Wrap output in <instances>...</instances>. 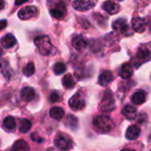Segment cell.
Returning a JSON list of instances; mask_svg holds the SVG:
<instances>
[{
    "label": "cell",
    "instance_id": "cell-1",
    "mask_svg": "<svg viewBox=\"0 0 151 151\" xmlns=\"http://www.w3.org/2000/svg\"><path fill=\"white\" fill-rule=\"evenodd\" d=\"M34 43L42 55L48 56V55H52L54 53V47L52 45L49 37L47 36L37 37L35 38Z\"/></svg>",
    "mask_w": 151,
    "mask_h": 151
},
{
    "label": "cell",
    "instance_id": "cell-2",
    "mask_svg": "<svg viewBox=\"0 0 151 151\" xmlns=\"http://www.w3.org/2000/svg\"><path fill=\"white\" fill-rule=\"evenodd\" d=\"M93 125L101 132H109L114 128L115 123L109 116L101 115L94 119Z\"/></svg>",
    "mask_w": 151,
    "mask_h": 151
},
{
    "label": "cell",
    "instance_id": "cell-3",
    "mask_svg": "<svg viewBox=\"0 0 151 151\" xmlns=\"http://www.w3.org/2000/svg\"><path fill=\"white\" fill-rule=\"evenodd\" d=\"M54 145L60 150L68 151L72 147L73 143L72 140L67 135L63 133H58L54 139Z\"/></svg>",
    "mask_w": 151,
    "mask_h": 151
},
{
    "label": "cell",
    "instance_id": "cell-4",
    "mask_svg": "<svg viewBox=\"0 0 151 151\" xmlns=\"http://www.w3.org/2000/svg\"><path fill=\"white\" fill-rule=\"evenodd\" d=\"M100 109L104 112H109L115 109V100L109 90L105 92L100 105Z\"/></svg>",
    "mask_w": 151,
    "mask_h": 151
},
{
    "label": "cell",
    "instance_id": "cell-5",
    "mask_svg": "<svg viewBox=\"0 0 151 151\" xmlns=\"http://www.w3.org/2000/svg\"><path fill=\"white\" fill-rule=\"evenodd\" d=\"M95 0H75L72 3L73 7L77 11H87L95 6Z\"/></svg>",
    "mask_w": 151,
    "mask_h": 151
},
{
    "label": "cell",
    "instance_id": "cell-6",
    "mask_svg": "<svg viewBox=\"0 0 151 151\" xmlns=\"http://www.w3.org/2000/svg\"><path fill=\"white\" fill-rule=\"evenodd\" d=\"M68 105L74 110H81V109H83L85 108L86 101L82 98V96L80 95V93H76L75 95H73L69 99Z\"/></svg>",
    "mask_w": 151,
    "mask_h": 151
},
{
    "label": "cell",
    "instance_id": "cell-7",
    "mask_svg": "<svg viewBox=\"0 0 151 151\" xmlns=\"http://www.w3.org/2000/svg\"><path fill=\"white\" fill-rule=\"evenodd\" d=\"M37 14V9L35 6H25L21 9L18 13V16L22 20H29L31 19Z\"/></svg>",
    "mask_w": 151,
    "mask_h": 151
},
{
    "label": "cell",
    "instance_id": "cell-8",
    "mask_svg": "<svg viewBox=\"0 0 151 151\" xmlns=\"http://www.w3.org/2000/svg\"><path fill=\"white\" fill-rule=\"evenodd\" d=\"M50 14L52 17L56 19H62L63 17L66 16V14H67V8H66L65 4L63 3L57 4L54 7H52L50 10Z\"/></svg>",
    "mask_w": 151,
    "mask_h": 151
},
{
    "label": "cell",
    "instance_id": "cell-9",
    "mask_svg": "<svg viewBox=\"0 0 151 151\" xmlns=\"http://www.w3.org/2000/svg\"><path fill=\"white\" fill-rule=\"evenodd\" d=\"M72 45L75 49L78 51H84L87 47V41L84 38L82 35H78L72 39Z\"/></svg>",
    "mask_w": 151,
    "mask_h": 151
},
{
    "label": "cell",
    "instance_id": "cell-10",
    "mask_svg": "<svg viewBox=\"0 0 151 151\" xmlns=\"http://www.w3.org/2000/svg\"><path fill=\"white\" fill-rule=\"evenodd\" d=\"M113 80V74L109 70H105L99 76V84L101 86H107Z\"/></svg>",
    "mask_w": 151,
    "mask_h": 151
},
{
    "label": "cell",
    "instance_id": "cell-11",
    "mask_svg": "<svg viewBox=\"0 0 151 151\" xmlns=\"http://www.w3.org/2000/svg\"><path fill=\"white\" fill-rule=\"evenodd\" d=\"M102 7L109 14H115L118 13L119 10H120L119 5L115 3L114 1H111V0H108V1H106L103 4Z\"/></svg>",
    "mask_w": 151,
    "mask_h": 151
},
{
    "label": "cell",
    "instance_id": "cell-12",
    "mask_svg": "<svg viewBox=\"0 0 151 151\" xmlns=\"http://www.w3.org/2000/svg\"><path fill=\"white\" fill-rule=\"evenodd\" d=\"M132 26L134 31L138 33H142L146 29V22L143 19L136 17L132 20Z\"/></svg>",
    "mask_w": 151,
    "mask_h": 151
},
{
    "label": "cell",
    "instance_id": "cell-13",
    "mask_svg": "<svg viewBox=\"0 0 151 151\" xmlns=\"http://www.w3.org/2000/svg\"><path fill=\"white\" fill-rule=\"evenodd\" d=\"M139 133H140V129H139V126L131 125L126 130L125 137H126V139H128L130 140H134L139 136Z\"/></svg>",
    "mask_w": 151,
    "mask_h": 151
},
{
    "label": "cell",
    "instance_id": "cell-14",
    "mask_svg": "<svg viewBox=\"0 0 151 151\" xmlns=\"http://www.w3.org/2000/svg\"><path fill=\"white\" fill-rule=\"evenodd\" d=\"M112 28H113V29H115L116 31H121V32L124 33L125 31L128 30V25L126 23V20L123 19V18L116 20L112 24Z\"/></svg>",
    "mask_w": 151,
    "mask_h": 151
},
{
    "label": "cell",
    "instance_id": "cell-15",
    "mask_svg": "<svg viewBox=\"0 0 151 151\" xmlns=\"http://www.w3.org/2000/svg\"><path fill=\"white\" fill-rule=\"evenodd\" d=\"M36 92L32 87H24L21 92V97L25 101H30L35 98Z\"/></svg>",
    "mask_w": 151,
    "mask_h": 151
},
{
    "label": "cell",
    "instance_id": "cell-16",
    "mask_svg": "<svg viewBox=\"0 0 151 151\" xmlns=\"http://www.w3.org/2000/svg\"><path fill=\"white\" fill-rule=\"evenodd\" d=\"M122 114L128 119V120H133L137 116V109L132 105H126L122 109Z\"/></svg>",
    "mask_w": 151,
    "mask_h": 151
},
{
    "label": "cell",
    "instance_id": "cell-17",
    "mask_svg": "<svg viewBox=\"0 0 151 151\" xmlns=\"http://www.w3.org/2000/svg\"><path fill=\"white\" fill-rule=\"evenodd\" d=\"M1 44L6 48H12L16 44V38L12 34H7L1 39Z\"/></svg>",
    "mask_w": 151,
    "mask_h": 151
},
{
    "label": "cell",
    "instance_id": "cell-18",
    "mask_svg": "<svg viewBox=\"0 0 151 151\" xmlns=\"http://www.w3.org/2000/svg\"><path fill=\"white\" fill-rule=\"evenodd\" d=\"M49 114L52 118L55 120H60L64 117L65 112H64V109L60 107H52L50 109Z\"/></svg>",
    "mask_w": 151,
    "mask_h": 151
},
{
    "label": "cell",
    "instance_id": "cell-19",
    "mask_svg": "<svg viewBox=\"0 0 151 151\" xmlns=\"http://www.w3.org/2000/svg\"><path fill=\"white\" fill-rule=\"evenodd\" d=\"M119 75H120V77L122 78H124V79L129 78L132 75V65H130L129 63H124L121 67Z\"/></svg>",
    "mask_w": 151,
    "mask_h": 151
},
{
    "label": "cell",
    "instance_id": "cell-20",
    "mask_svg": "<svg viewBox=\"0 0 151 151\" xmlns=\"http://www.w3.org/2000/svg\"><path fill=\"white\" fill-rule=\"evenodd\" d=\"M132 101L134 103V104H137V105H140L142 103L145 102L146 101V94H145V92L144 91H138L136 93H134L131 98Z\"/></svg>",
    "mask_w": 151,
    "mask_h": 151
},
{
    "label": "cell",
    "instance_id": "cell-21",
    "mask_svg": "<svg viewBox=\"0 0 151 151\" xmlns=\"http://www.w3.org/2000/svg\"><path fill=\"white\" fill-rule=\"evenodd\" d=\"M29 145L24 139L17 140L12 148L13 151H29Z\"/></svg>",
    "mask_w": 151,
    "mask_h": 151
},
{
    "label": "cell",
    "instance_id": "cell-22",
    "mask_svg": "<svg viewBox=\"0 0 151 151\" xmlns=\"http://www.w3.org/2000/svg\"><path fill=\"white\" fill-rule=\"evenodd\" d=\"M149 57H150V52L145 47H140L137 52L136 59H137V60L139 61V63H141V62L148 60Z\"/></svg>",
    "mask_w": 151,
    "mask_h": 151
},
{
    "label": "cell",
    "instance_id": "cell-23",
    "mask_svg": "<svg viewBox=\"0 0 151 151\" xmlns=\"http://www.w3.org/2000/svg\"><path fill=\"white\" fill-rule=\"evenodd\" d=\"M76 82L74 78L72 77V75L70 74H67L65 75V77L62 78V86H64V88L66 89H71L75 86Z\"/></svg>",
    "mask_w": 151,
    "mask_h": 151
},
{
    "label": "cell",
    "instance_id": "cell-24",
    "mask_svg": "<svg viewBox=\"0 0 151 151\" xmlns=\"http://www.w3.org/2000/svg\"><path fill=\"white\" fill-rule=\"evenodd\" d=\"M66 125L71 130H76L78 125V120L75 116L68 115L66 118Z\"/></svg>",
    "mask_w": 151,
    "mask_h": 151
},
{
    "label": "cell",
    "instance_id": "cell-25",
    "mask_svg": "<svg viewBox=\"0 0 151 151\" xmlns=\"http://www.w3.org/2000/svg\"><path fill=\"white\" fill-rule=\"evenodd\" d=\"M3 124L4 126L8 129V130H14L15 127H16V121H15V118L14 116H7L4 119V122H3Z\"/></svg>",
    "mask_w": 151,
    "mask_h": 151
},
{
    "label": "cell",
    "instance_id": "cell-26",
    "mask_svg": "<svg viewBox=\"0 0 151 151\" xmlns=\"http://www.w3.org/2000/svg\"><path fill=\"white\" fill-rule=\"evenodd\" d=\"M31 122L28 119H22L20 123V125H19V130L22 133H26L28 132L30 129H31Z\"/></svg>",
    "mask_w": 151,
    "mask_h": 151
},
{
    "label": "cell",
    "instance_id": "cell-27",
    "mask_svg": "<svg viewBox=\"0 0 151 151\" xmlns=\"http://www.w3.org/2000/svg\"><path fill=\"white\" fill-rule=\"evenodd\" d=\"M66 65L62 62H58L53 67V72L55 75H61L66 71Z\"/></svg>",
    "mask_w": 151,
    "mask_h": 151
},
{
    "label": "cell",
    "instance_id": "cell-28",
    "mask_svg": "<svg viewBox=\"0 0 151 151\" xmlns=\"http://www.w3.org/2000/svg\"><path fill=\"white\" fill-rule=\"evenodd\" d=\"M24 76H26V77H30V76H32L34 73H35V65L33 62H29L22 70Z\"/></svg>",
    "mask_w": 151,
    "mask_h": 151
},
{
    "label": "cell",
    "instance_id": "cell-29",
    "mask_svg": "<svg viewBox=\"0 0 151 151\" xmlns=\"http://www.w3.org/2000/svg\"><path fill=\"white\" fill-rule=\"evenodd\" d=\"M60 94L59 92L57 91H53L52 92V93L50 94V101L52 102V103H55L57 101H60Z\"/></svg>",
    "mask_w": 151,
    "mask_h": 151
},
{
    "label": "cell",
    "instance_id": "cell-30",
    "mask_svg": "<svg viewBox=\"0 0 151 151\" xmlns=\"http://www.w3.org/2000/svg\"><path fill=\"white\" fill-rule=\"evenodd\" d=\"M7 26V22L6 20H3V21H0V30L4 29Z\"/></svg>",
    "mask_w": 151,
    "mask_h": 151
},
{
    "label": "cell",
    "instance_id": "cell-31",
    "mask_svg": "<svg viewBox=\"0 0 151 151\" xmlns=\"http://www.w3.org/2000/svg\"><path fill=\"white\" fill-rule=\"evenodd\" d=\"M28 0H15V5L16 6H21L24 3H26Z\"/></svg>",
    "mask_w": 151,
    "mask_h": 151
},
{
    "label": "cell",
    "instance_id": "cell-32",
    "mask_svg": "<svg viewBox=\"0 0 151 151\" xmlns=\"http://www.w3.org/2000/svg\"><path fill=\"white\" fill-rule=\"evenodd\" d=\"M5 7V0H0V10Z\"/></svg>",
    "mask_w": 151,
    "mask_h": 151
},
{
    "label": "cell",
    "instance_id": "cell-33",
    "mask_svg": "<svg viewBox=\"0 0 151 151\" xmlns=\"http://www.w3.org/2000/svg\"><path fill=\"white\" fill-rule=\"evenodd\" d=\"M121 151H135V150L134 149H131V148H124V149H123Z\"/></svg>",
    "mask_w": 151,
    "mask_h": 151
},
{
    "label": "cell",
    "instance_id": "cell-34",
    "mask_svg": "<svg viewBox=\"0 0 151 151\" xmlns=\"http://www.w3.org/2000/svg\"><path fill=\"white\" fill-rule=\"evenodd\" d=\"M47 151H59L58 149H56V148H49Z\"/></svg>",
    "mask_w": 151,
    "mask_h": 151
},
{
    "label": "cell",
    "instance_id": "cell-35",
    "mask_svg": "<svg viewBox=\"0 0 151 151\" xmlns=\"http://www.w3.org/2000/svg\"><path fill=\"white\" fill-rule=\"evenodd\" d=\"M3 54V50L1 49V48H0V56H1Z\"/></svg>",
    "mask_w": 151,
    "mask_h": 151
},
{
    "label": "cell",
    "instance_id": "cell-36",
    "mask_svg": "<svg viewBox=\"0 0 151 151\" xmlns=\"http://www.w3.org/2000/svg\"><path fill=\"white\" fill-rule=\"evenodd\" d=\"M1 66H2V65H1V62H0V68H1Z\"/></svg>",
    "mask_w": 151,
    "mask_h": 151
},
{
    "label": "cell",
    "instance_id": "cell-37",
    "mask_svg": "<svg viewBox=\"0 0 151 151\" xmlns=\"http://www.w3.org/2000/svg\"><path fill=\"white\" fill-rule=\"evenodd\" d=\"M117 1H122V0H117Z\"/></svg>",
    "mask_w": 151,
    "mask_h": 151
},
{
    "label": "cell",
    "instance_id": "cell-38",
    "mask_svg": "<svg viewBox=\"0 0 151 151\" xmlns=\"http://www.w3.org/2000/svg\"><path fill=\"white\" fill-rule=\"evenodd\" d=\"M150 151H151V150H150Z\"/></svg>",
    "mask_w": 151,
    "mask_h": 151
}]
</instances>
